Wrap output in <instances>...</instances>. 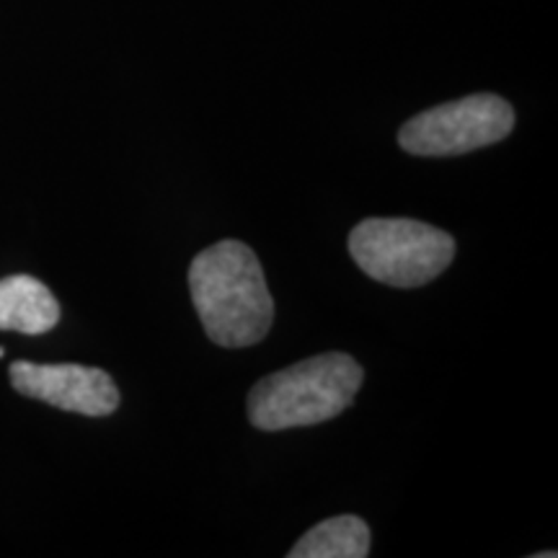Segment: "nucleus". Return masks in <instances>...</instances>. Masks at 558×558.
Here are the masks:
<instances>
[{"mask_svg": "<svg viewBox=\"0 0 558 558\" xmlns=\"http://www.w3.org/2000/svg\"><path fill=\"white\" fill-rule=\"evenodd\" d=\"M192 303L207 337L220 347H251L275 320V300L256 254L241 241H220L190 267Z\"/></svg>", "mask_w": 558, "mask_h": 558, "instance_id": "f257e3e1", "label": "nucleus"}, {"mask_svg": "<svg viewBox=\"0 0 558 558\" xmlns=\"http://www.w3.org/2000/svg\"><path fill=\"white\" fill-rule=\"evenodd\" d=\"M362 378L360 362L341 352L295 362L256 383L248 396V418L264 432L324 424L349 409Z\"/></svg>", "mask_w": 558, "mask_h": 558, "instance_id": "f03ea898", "label": "nucleus"}, {"mask_svg": "<svg viewBox=\"0 0 558 558\" xmlns=\"http://www.w3.org/2000/svg\"><path fill=\"white\" fill-rule=\"evenodd\" d=\"M349 254L367 277L393 288H422L456 256L445 230L407 218H369L349 233Z\"/></svg>", "mask_w": 558, "mask_h": 558, "instance_id": "7ed1b4c3", "label": "nucleus"}, {"mask_svg": "<svg viewBox=\"0 0 558 558\" xmlns=\"http://www.w3.org/2000/svg\"><path fill=\"white\" fill-rule=\"evenodd\" d=\"M514 128V111L494 94L465 96L427 109L399 132V145L411 156H463L505 140Z\"/></svg>", "mask_w": 558, "mask_h": 558, "instance_id": "20e7f679", "label": "nucleus"}, {"mask_svg": "<svg viewBox=\"0 0 558 558\" xmlns=\"http://www.w3.org/2000/svg\"><path fill=\"white\" fill-rule=\"evenodd\" d=\"M11 386L26 399L50 403L54 409L83 416H109L120 407V390L109 373L83 365H37L13 362Z\"/></svg>", "mask_w": 558, "mask_h": 558, "instance_id": "39448f33", "label": "nucleus"}, {"mask_svg": "<svg viewBox=\"0 0 558 558\" xmlns=\"http://www.w3.org/2000/svg\"><path fill=\"white\" fill-rule=\"evenodd\" d=\"M60 320V305L52 290L37 277L11 275L0 279V331L41 337Z\"/></svg>", "mask_w": 558, "mask_h": 558, "instance_id": "423d86ee", "label": "nucleus"}, {"mask_svg": "<svg viewBox=\"0 0 558 558\" xmlns=\"http://www.w3.org/2000/svg\"><path fill=\"white\" fill-rule=\"evenodd\" d=\"M369 554V527L354 514L318 522L295 543L290 558H365Z\"/></svg>", "mask_w": 558, "mask_h": 558, "instance_id": "0eeeda50", "label": "nucleus"}]
</instances>
